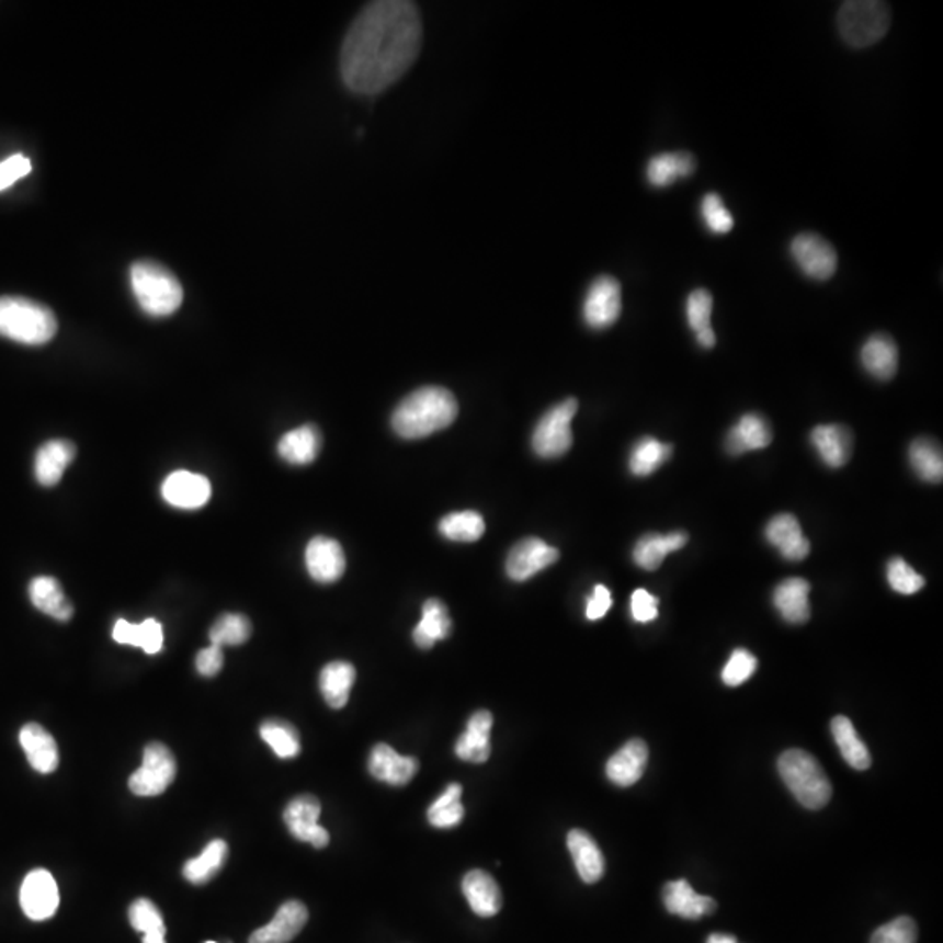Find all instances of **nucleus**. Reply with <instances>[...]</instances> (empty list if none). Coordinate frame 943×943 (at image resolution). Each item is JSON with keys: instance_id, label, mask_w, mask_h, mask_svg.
Returning <instances> with one entry per match:
<instances>
[{"instance_id": "nucleus-53", "label": "nucleus", "mask_w": 943, "mask_h": 943, "mask_svg": "<svg viewBox=\"0 0 943 943\" xmlns=\"http://www.w3.org/2000/svg\"><path fill=\"white\" fill-rule=\"evenodd\" d=\"M224 666L223 648L211 645L208 648H203L196 656L197 673L202 677L212 678L220 673Z\"/></svg>"}, {"instance_id": "nucleus-30", "label": "nucleus", "mask_w": 943, "mask_h": 943, "mask_svg": "<svg viewBox=\"0 0 943 943\" xmlns=\"http://www.w3.org/2000/svg\"><path fill=\"white\" fill-rule=\"evenodd\" d=\"M322 435L315 424H305L285 433L279 442L280 458L291 465H308L317 459Z\"/></svg>"}, {"instance_id": "nucleus-22", "label": "nucleus", "mask_w": 943, "mask_h": 943, "mask_svg": "<svg viewBox=\"0 0 943 943\" xmlns=\"http://www.w3.org/2000/svg\"><path fill=\"white\" fill-rule=\"evenodd\" d=\"M765 536L788 561H802L810 553L809 541L802 533L800 523L795 515L780 514L772 518L765 527Z\"/></svg>"}, {"instance_id": "nucleus-15", "label": "nucleus", "mask_w": 943, "mask_h": 943, "mask_svg": "<svg viewBox=\"0 0 943 943\" xmlns=\"http://www.w3.org/2000/svg\"><path fill=\"white\" fill-rule=\"evenodd\" d=\"M161 493H163L164 502L170 503V505L193 511V509L206 505L211 500V480L206 479L205 476H200V474H193V471H173L164 480Z\"/></svg>"}, {"instance_id": "nucleus-39", "label": "nucleus", "mask_w": 943, "mask_h": 943, "mask_svg": "<svg viewBox=\"0 0 943 943\" xmlns=\"http://www.w3.org/2000/svg\"><path fill=\"white\" fill-rule=\"evenodd\" d=\"M673 446L654 438L639 439L630 450L629 468L635 476L647 477L668 462Z\"/></svg>"}, {"instance_id": "nucleus-43", "label": "nucleus", "mask_w": 943, "mask_h": 943, "mask_svg": "<svg viewBox=\"0 0 943 943\" xmlns=\"http://www.w3.org/2000/svg\"><path fill=\"white\" fill-rule=\"evenodd\" d=\"M252 635V624L241 613H224L214 622L211 633V644L215 647H236L249 641Z\"/></svg>"}, {"instance_id": "nucleus-48", "label": "nucleus", "mask_w": 943, "mask_h": 943, "mask_svg": "<svg viewBox=\"0 0 943 943\" xmlns=\"http://www.w3.org/2000/svg\"><path fill=\"white\" fill-rule=\"evenodd\" d=\"M129 924L144 935L155 931L167 930L163 922V913L159 912L152 901L147 898H138L129 907Z\"/></svg>"}, {"instance_id": "nucleus-35", "label": "nucleus", "mask_w": 943, "mask_h": 943, "mask_svg": "<svg viewBox=\"0 0 943 943\" xmlns=\"http://www.w3.org/2000/svg\"><path fill=\"white\" fill-rule=\"evenodd\" d=\"M355 678V668L350 662H343V660L330 662L322 669L320 692L332 709H341V707L346 706Z\"/></svg>"}, {"instance_id": "nucleus-18", "label": "nucleus", "mask_w": 943, "mask_h": 943, "mask_svg": "<svg viewBox=\"0 0 943 943\" xmlns=\"http://www.w3.org/2000/svg\"><path fill=\"white\" fill-rule=\"evenodd\" d=\"M370 772L383 783L404 786L417 776L418 760L414 757H402L394 748L382 742L371 751Z\"/></svg>"}, {"instance_id": "nucleus-19", "label": "nucleus", "mask_w": 943, "mask_h": 943, "mask_svg": "<svg viewBox=\"0 0 943 943\" xmlns=\"http://www.w3.org/2000/svg\"><path fill=\"white\" fill-rule=\"evenodd\" d=\"M20 745H22L26 760L34 771L41 772V774H52L58 768V763H60L58 745L43 725L34 724V722L23 725V729L20 730Z\"/></svg>"}, {"instance_id": "nucleus-31", "label": "nucleus", "mask_w": 943, "mask_h": 943, "mask_svg": "<svg viewBox=\"0 0 943 943\" xmlns=\"http://www.w3.org/2000/svg\"><path fill=\"white\" fill-rule=\"evenodd\" d=\"M686 542H689V535L683 532L668 533V535L648 533L636 542L633 559L639 568L654 571L662 565L669 553L682 549Z\"/></svg>"}, {"instance_id": "nucleus-56", "label": "nucleus", "mask_w": 943, "mask_h": 943, "mask_svg": "<svg viewBox=\"0 0 943 943\" xmlns=\"http://www.w3.org/2000/svg\"><path fill=\"white\" fill-rule=\"evenodd\" d=\"M706 943H738V939L734 935H725V933H713L707 936Z\"/></svg>"}, {"instance_id": "nucleus-44", "label": "nucleus", "mask_w": 943, "mask_h": 943, "mask_svg": "<svg viewBox=\"0 0 943 943\" xmlns=\"http://www.w3.org/2000/svg\"><path fill=\"white\" fill-rule=\"evenodd\" d=\"M886 575H888L889 588H891L893 591L905 594V597L916 594V592L921 591V589L924 588V583H927L924 577H921L918 571L913 570L909 563L901 558H893L891 561L888 563Z\"/></svg>"}, {"instance_id": "nucleus-5", "label": "nucleus", "mask_w": 943, "mask_h": 943, "mask_svg": "<svg viewBox=\"0 0 943 943\" xmlns=\"http://www.w3.org/2000/svg\"><path fill=\"white\" fill-rule=\"evenodd\" d=\"M777 771L786 788L807 809H821L832 798V785L823 768L807 751H785L777 760Z\"/></svg>"}, {"instance_id": "nucleus-11", "label": "nucleus", "mask_w": 943, "mask_h": 943, "mask_svg": "<svg viewBox=\"0 0 943 943\" xmlns=\"http://www.w3.org/2000/svg\"><path fill=\"white\" fill-rule=\"evenodd\" d=\"M322 813V806L314 795H299L292 798L283 813V821L287 825L288 832L296 837L297 841L308 842L317 849L329 845L330 837L326 828L318 825V818Z\"/></svg>"}, {"instance_id": "nucleus-28", "label": "nucleus", "mask_w": 943, "mask_h": 943, "mask_svg": "<svg viewBox=\"0 0 943 943\" xmlns=\"http://www.w3.org/2000/svg\"><path fill=\"white\" fill-rule=\"evenodd\" d=\"M810 586L804 579H786L777 583L772 603L788 624H806L810 617Z\"/></svg>"}, {"instance_id": "nucleus-21", "label": "nucleus", "mask_w": 943, "mask_h": 943, "mask_svg": "<svg viewBox=\"0 0 943 943\" xmlns=\"http://www.w3.org/2000/svg\"><path fill=\"white\" fill-rule=\"evenodd\" d=\"M76 455L78 450L73 446V442L64 441V439L47 441L35 455V479L46 488L58 485L64 477L65 468L72 464Z\"/></svg>"}, {"instance_id": "nucleus-23", "label": "nucleus", "mask_w": 943, "mask_h": 943, "mask_svg": "<svg viewBox=\"0 0 943 943\" xmlns=\"http://www.w3.org/2000/svg\"><path fill=\"white\" fill-rule=\"evenodd\" d=\"M491 727H493V715L488 709L474 713L468 718L467 730L456 741V757L464 762L485 763L491 753V742H489Z\"/></svg>"}, {"instance_id": "nucleus-36", "label": "nucleus", "mask_w": 943, "mask_h": 943, "mask_svg": "<svg viewBox=\"0 0 943 943\" xmlns=\"http://www.w3.org/2000/svg\"><path fill=\"white\" fill-rule=\"evenodd\" d=\"M451 627H453V622H451L446 605L439 600L424 601L423 615H421L420 624L412 630V639L418 647L429 650L435 645V641L446 639L450 636Z\"/></svg>"}, {"instance_id": "nucleus-41", "label": "nucleus", "mask_w": 943, "mask_h": 943, "mask_svg": "<svg viewBox=\"0 0 943 943\" xmlns=\"http://www.w3.org/2000/svg\"><path fill=\"white\" fill-rule=\"evenodd\" d=\"M910 465L919 479L936 485L943 477L942 450L931 439H918L909 450Z\"/></svg>"}, {"instance_id": "nucleus-52", "label": "nucleus", "mask_w": 943, "mask_h": 943, "mask_svg": "<svg viewBox=\"0 0 943 943\" xmlns=\"http://www.w3.org/2000/svg\"><path fill=\"white\" fill-rule=\"evenodd\" d=\"M465 809L462 802H453L450 806L429 807V821L435 828H453L464 819Z\"/></svg>"}, {"instance_id": "nucleus-8", "label": "nucleus", "mask_w": 943, "mask_h": 943, "mask_svg": "<svg viewBox=\"0 0 943 943\" xmlns=\"http://www.w3.org/2000/svg\"><path fill=\"white\" fill-rule=\"evenodd\" d=\"M177 776V762L163 742H150L144 750L138 771L129 776L128 786L138 797H156L167 792Z\"/></svg>"}, {"instance_id": "nucleus-49", "label": "nucleus", "mask_w": 943, "mask_h": 943, "mask_svg": "<svg viewBox=\"0 0 943 943\" xmlns=\"http://www.w3.org/2000/svg\"><path fill=\"white\" fill-rule=\"evenodd\" d=\"M918 927L910 918H898L874 931L871 943H916Z\"/></svg>"}, {"instance_id": "nucleus-2", "label": "nucleus", "mask_w": 943, "mask_h": 943, "mask_svg": "<svg viewBox=\"0 0 943 943\" xmlns=\"http://www.w3.org/2000/svg\"><path fill=\"white\" fill-rule=\"evenodd\" d=\"M456 417L458 402L455 395L442 386H423L397 406L391 427L402 439H423L447 429Z\"/></svg>"}, {"instance_id": "nucleus-46", "label": "nucleus", "mask_w": 943, "mask_h": 943, "mask_svg": "<svg viewBox=\"0 0 943 943\" xmlns=\"http://www.w3.org/2000/svg\"><path fill=\"white\" fill-rule=\"evenodd\" d=\"M713 296L706 288H695L686 299V322L700 334L712 329Z\"/></svg>"}, {"instance_id": "nucleus-17", "label": "nucleus", "mask_w": 943, "mask_h": 943, "mask_svg": "<svg viewBox=\"0 0 943 943\" xmlns=\"http://www.w3.org/2000/svg\"><path fill=\"white\" fill-rule=\"evenodd\" d=\"M648 747L644 739H629V741L610 757L606 762V776L613 785L633 786L641 780L647 769Z\"/></svg>"}, {"instance_id": "nucleus-50", "label": "nucleus", "mask_w": 943, "mask_h": 943, "mask_svg": "<svg viewBox=\"0 0 943 943\" xmlns=\"http://www.w3.org/2000/svg\"><path fill=\"white\" fill-rule=\"evenodd\" d=\"M32 172L31 159L14 155L0 161V191L11 188Z\"/></svg>"}, {"instance_id": "nucleus-10", "label": "nucleus", "mask_w": 943, "mask_h": 943, "mask_svg": "<svg viewBox=\"0 0 943 943\" xmlns=\"http://www.w3.org/2000/svg\"><path fill=\"white\" fill-rule=\"evenodd\" d=\"M622 314L621 283L613 276L594 280L583 300V320L591 329L603 330L617 322Z\"/></svg>"}, {"instance_id": "nucleus-6", "label": "nucleus", "mask_w": 943, "mask_h": 943, "mask_svg": "<svg viewBox=\"0 0 943 943\" xmlns=\"http://www.w3.org/2000/svg\"><path fill=\"white\" fill-rule=\"evenodd\" d=\"M891 14L879 0H849L839 9L837 26L848 46L868 47L888 34Z\"/></svg>"}, {"instance_id": "nucleus-58", "label": "nucleus", "mask_w": 943, "mask_h": 943, "mask_svg": "<svg viewBox=\"0 0 943 943\" xmlns=\"http://www.w3.org/2000/svg\"><path fill=\"white\" fill-rule=\"evenodd\" d=\"M206 943H217V942H206Z\"/></svg>"}, {"instance_id": "nucleus-32", "label": "nucleus", "mask_w": 943, "mask_h": 943, "mask_svg": "<svg viewBox=\"0 0 943 943\" xmlns=\"http://www.w3.org/2000/svg\"><path fill=\"white\" fill-rule=\"evenodd\" d=\"M112 638L117 644L141 648L150 656L163 650V626L156 618H147L141 624H132L125 618H120L112 629Z\"/></svg>"}, {"instance_id": "nucleus-34", "label": "nucleus", "mask_w": 943, "mask_h": 943, "mask_svg": "<svg viewBox=\"0 0 943 943\" xmlns=\"http://www.w3.org/2000/svg\"><path fill=\"white\" fill-rule=\"evenodd\" d=\"M695 172L694 156L689 152H664L654 156L647 164V181L654 188H669Z\"/></svg>"}, {"instance_id": "nucleus-38", "label": "nucleus", "mask_w": 943, "mask_h": 943, "mask_svg": "<svg viewBox=\"0 0 943 943\" xmlns=\"http://www.w3.org/2000/svg\"><path fill=\"white\" fill-rule=\"evenodd\" d=\"M228 844L220 839H215L206 845L205 851L200 856L185 862L184 868H182L184 879L194 886L208 883V880L214 879L215 875L219 874L224 863L228 860Z\"/></svg>"}, {"instance_id": "nucleus-40", "label": "nucleus", "mask_w": 943, "mask_h": 943, "mask_svg": "<svg viewBox=\"0 0 943 943\" xmlns=\"http://www.w3.org/2000/svg\"><path fill=\"white\" fill-rule=\"evenodd\" d=\"M259 732H261L262 741L275 751L279 759H296L297 754L300 753L299 732L288 722L271 718V720L262 722Z\"/></svg>"}, {"instance_id": "nucleus-47", "label": "nucleus", "mask_w": 943, "mask_h": 943, "mask_svg": "<svg viewBox=\"0 0 943 943\" xmlns=\"http://www.w3.org/2000/svg\"><path fill=\"white\" fill-rule=\"evenodd\" d=\"M757 666H759V660H757L753 654L748 652L745 648H738V650H734L729 662L725 664L724 671H722V680H724L725 685H742V683L748 682L753 677Z\"/></svg>"}, {"instance_id": "nucleus-14", "label": "nucleus", "mask_w": 943, "mask_h": 943, "mask_svg": "<svg viewBox=\"0 0 943 943\" xmlns=\"http://www.w3.org/2000/svg\"><path fill=\"white\" fill-rule=\"evenodd\" d=\"M306 568L311 579L320 583H332L341 579L346 568L344 550L334 538L315 536L306 547Z\"/></svg>"}, {"instance_id": "nucleus-29", "label": "nucleus", "mask_w": 943, "mask_h": 943, "mask_svg": "<svg viewBox=\"0 0 943 943\" xmlns=\"http://www.w3.org/2000/svg\"><path fill=\"white\" fill-rule=\"evenodd\" d=\"M860 359L866 373L879 382H888L898 371V348L886 334H874L866 339Z\"/></svg>"}, {"instance_id": "nucleus-55", "label": "nucleus", "mask_w": 943, "mask_h": 943, "mask_svg": "<svg viewBox=\"0 0 943 943\" xmlns=\"http://www.w3.org/2000/svg\"><path fill=\"white\" fill-rule=\"evenodd\" d=\"M695 338H697V343L703 348H707V350L716 344L715 330L713 329L703 330L700 334H695Z\"/></svg>"}, {"instance_id": "nucleus-20", "label": "nucleus", "mask_w": 943, "mask_h": 943, "mask_svg": "<svg viewBox=\"0 0 943 943\" xmlns=\"http://www.w3.org/2000/svg\"><path fill=\"white\" fill-rule=\"evenodd\" d=\"M662 901L669 913L689 921L709 916L716 909V901L713 898L697 895L685 879L666 884L662 889Z\"/></svg>"}, {"instance_id": "nucleus-25", "label": "nucleus", "mask_w": 943, "mask_h": 943, "mask_svg": "<svg viewBox=\"0 0 943 943\" xmlns=\"http://www.w3.org/2000/svg\"><path fill=\"white\" fill-rule=\"evenodd\" d=\"M462 889L470 909L479 918H493L502 909V891L488 872H468L462 883Z\"/></svg>"}, {"instance_id": "nucleus-54", "label": "nucleus", "mask_w": 943, "mask_h": 943, "mask_svg": "<svg viewBox=\"0 0 943 943\" xmlns=\"http://www.w3.org/2000/svg\"><path fill=\"white\" fill-rule=\"evenodd\" d=\"M610 606H612V594L605 586L600 583L589 597L588 605H586V617L589 621H600L609 613Z\"/></svg>"}, {"instance_id": "nucleus-7", "label": "nucleus", "mask_w": 943, "mask_h": 943, "mask_svg": "<svg viewBox=\"0 0 943 943\" xmlns=\"http://www.w3.org/2000/svg\"><path fill=\"white\" fill-rule=\"evenodd\" d=\"M579 409L577 399L563 400L545 412L536 423L533 432L532 446L541 458H559L570 451L573 444L571 421Z\"/></svg>"}, {"instance_id": "nucleus-57", "label": "nucleus", "mask_w": 943, "mask_h": 943, "mask_svg": "<svg viewBox=\"0 0 943 943\" xmlns=\"http://www.w3.org/2000/svg\"><path fill=\"white\" fill-rule=\"evenodd\" d=\"M164 935H167V930L147 933V935H144V939H141V943H167L164 942Z\"/></svg>"}, {"instance_id": "nucleus-3", "label": "nucleus", "mask_w": 943, "mask_h": 943, "mask_svg": "<svg viewBox=\"0 0 943 943\" xmlns=\"http://www.w3.org/2000/svg\"><path fill=\"white\" fill-rule=\"evenodd\" d=\"M55 314L47 306L26 297H0V336L20 344L41 346L55 338Z\"/></svg>"}, {"instance_id": "nucleus-42", "label": "nucleus", "mask_w": 943, "mask_h": 943, "mask_svg": "<svg viewBox=\"0 0 943 943\" xmlns=\"http://www.w3.org/2000/svg\"><path fill=\"white\" fill-rule=\"evenodd\" d=\"M442 535L453 542H476L485 535L486 523L476 511L453 512L439 524Z\"/></svg>"}, {"instance_id": "nucleus-33", "label": "nucleus", "mask_w": 943, "mask_h": 943, "mask_svg": "<svg viewBox=\"0 0 943 943\" xmlns=\"http://www.w3.org/2000/svg\"><path fill=\"white\" fill-rule=\"evenodd\" d=\"M29 597H31L32 605L49 617L60 622L72 618V603L65 598L60 583L53 577H35L29 586Z\"/></svg>"}, {"instance_id": "nucleus-4", "label": "nucleus", "mask_w": 943, "mask_h": 943, "mask_svg": "<svg viewBox=\"0 0 943 943\" xmlns=\"http://www.w3.org/2000/svg\"><path fill=\"white\" fill-rule=\"evenodd\" d=\"M129 282L138 305L150 317H170L184 300L182 283L159 262H135L129 270Z\"/></svg>"}, {"instance_id": "nucleus-37", "label": "nucleus", "mask_w": 943, "mask_h": 943, "mask_svg": "<svg viewBox=\"0 0 943 943\" xmlns=\"http://www.w3.org/2000/svg\"><path fill=\"white\" fill-rule=\"evenodd\" d=\"M830 729H832L837 747L841 750L842 759L851 768L856 769V771H866L871 768V751L862 738L857 736L853 722L849 720L848 716H836L830 724Z\"/></svg>"}, {"instance_id": "nucleus-27", "label": "nucleus", "mask_w": 943, "mask_h": 943, "mask_svg": "<svg viewBox=\"0 0 943 943\" xmlns=\"http://www.w3.org/2000/svg\"><path fill=\"white\" fill-rule=\"evenodd\" d=\"M772 442L771 424L760 414H745L738 423L734 424L725 447L732 456H741L748 451L763 450Z\"/></svg>"}, {"instance_id": "nucleus-24", "label": "nucleus", "mask_w": 943, "mask_h": 943, "mask_svg": "<svg viewBox=\"0 0 943 943\" xmlns=\"http://www.w3.org/2000/svg\"><path fill=\"white\" fill-rule=\"evenodd\" d=\"M810 442L827 467H844L851 458L853 438L842 424H819L810 433Z\"/></svg>"}, {"instance_id": "nucleus-26", "label": "nucleus", "mask_w": 943, "mask_h": 943, "mask_svg": "<svg viewBox=\"0 0 943 943\" xmlns=\"http://www.w3.org/2000/svg\"><path fill=\"white\" fill-rule=\"evenodd\" d=\"M573 857L575 868L579 872L580 879L586 884H594L605 874V857L601 853L597 841L583 830H571L566 839Z\"/></svg>"}, {"instance_id": "nucleus-12", "label": "nucleus", "mask_w": 943, "mask_h": 943, "mask_svg": "<svg viewBox=\"0 0 943 943\" xmlns=\"http://www.w3.org/2000/svg\"><path fill=\"white\" fill-rule=\"evenodd\" d=\"M20 905L26 918L32 921L52 919L60 905V893L55 877L44 868L32 871L20 888Z\"/></svg>"}, {"instance_id": "nucleus-45", "label": "nucleus", "mask_w": 943, "mask_h": 943, "mask_svg": "<svg viewBox=\"0 0 943 943\" xmlns=\"http://www.w3.org/2000/svg\"><path fill=\"white\" fill-rule=\"evenodd\" d=\"M701 215H703L706 228L713 235H727L732 231L734 217L729 208L725 206L724 200L716 193H707L701 202Z\"/></svg>"}, {"instance_id": "nucleus-13", "label": "nucleus", "mask_w": 943, "mask_h": 943, "mask_svg": "<svg viewBox=\"0 0 943 943\" xmlns=\"http://www.w3.org/2000/svg\"><path fill=\"white\" fill-rule=\"evenodd\" d=\"M559 559V550L545 544L541 538L530 536L512 547L507 558V575L515 582H524L541 573L547 566Z\"/></svg>"}, {"instance_id": "nucleus-16", "label": "nucleus", "mask_w": 943, "mask_h": 943, "mask_svg": "<svg viewBox=\"0 0 943 943\" xmlns=\"http://www.w3.org/2000/svg\"><path fill=\"white\" fill-rule=\"evenodd\" d=\"M308 922V909L297 900L285 901L266 927L250 935L249 943H288L299 935Z\"/></svg>"}, {"instance_id": "nucleus-51", "label": "nucleus", "mask_w": 943, "mask_h": 943, "mask_svg": "<svg viewBox=\"0 0 943 943\" xmlns=\"http://www.w3.org/2000/svg\"><path fill=\"white\" fill-rule=\"evenodd\" d=\"M630 615L639 624L656 621L659 617V598L645 589H636L630 597Z\"/></svg>"}, {"instance_id": "nucleus-1", "label": "nucleus", "mask_w": 943, "mask_h": 943, "mask_svg": "<svg viewBox=\"0 0 943 943\" xmlns=\"http://www.w3.org/2000/svg\"><path fill=\"white\" fill-rule=\"evenodd\" d=\"M420 11L406 0L371 2L341 47V78L353 93L376 94L399 81L420 55Z\"/></svg>"}, {"instance_id": "nucleus-9", "label": "nucleus", "mask_w": 943, "mask_h": 943, "mask_svg": "<svg viewBox=\"0 0 943 943\" xmlns=\"http://www.w3.org/2000/svg\"><path fill=\"white\" fill-rule=\"evenodd\" d=\"M789 253L802 273L809 279L825 282L836 275L839 264L836 249L830 241L816 232H800L795 236L789 245Z\"/></svg>"}]
</instances>
